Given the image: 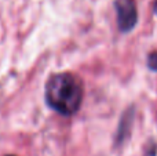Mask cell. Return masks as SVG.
<instances>
[{"label": "cell", "instance_id": "1", "mask_svg": "<svg viewBox=\"0 0 157 156\" xmlns=\"http://www.w3.org/2000/svg\"><path fill=\"white\" fill-rule=\"evenodd\" d=\"M46 101L50 108L61 115H73L83 101V86L71 73H58L46 84Z\"/></svg>", "mask_w": 157, "mask_h": 156}, {"label": "cell", "instance_id": "2", "mask_svg": "<svg viewBox=\"0 0 157 156\" xmlns=\"http://www.w3.org/2000/svg\"><path fill=\"white\" fill-rule=\"evenodd\" d=\"M117 13V24L121 32H130L138 21V13L134 0H116L114 3Z\"/></svg>", "mask_w": 157, "mask_h": 156}, {"label": "cell", "instance_id": "3", "mask_svg": "<svg viewBox=\"0 0 157 156\" xmlns=\"http://www.w3.org/2000/svg\"><path fill=\"white\" fill-rule=\"evenodd\" d=\"M147 66H149L152 71H157V51L152 53L147 58Z\"/></svg>", "mask_w": 157, "mask_h": 156}, {"label": "cell", "instance_id": "4", "mask_svg": "<svg viewBox=\"0 0 157 156\" xmlns=\"http://www.w3.org/2000/svg\"><path fill=\"white\" fill-rule=\"evenodd\" d=\"M155 10H156V14H157V0H156V6H155Z\"/></svg>", "mask_w": 157, "mask_h": 156}, {"label": "cell", "instance_id": "5", "mask_svg": "<svg viewBox=\"0 0 157 156\" xmlns=\"http://www.w3.org/2000/svg\"><path fill=\"white\" fill-rule=\"evenodd\" d=\"M10 156H14V155H10Z\"/></svg>", "mask_w": 157, "mask_h": 156}]
</instances>
